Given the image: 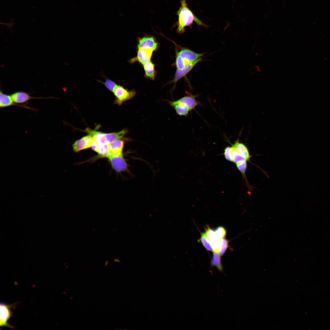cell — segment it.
Returning <instances> with one entry per match:
<instances>
[{
	"instance_id": "15",
	"label": "cell",
	"mask_w": 330,
	"mask_h": 330,
	"mask_svg": "<svg viewBox=\"0 0 330 330\" xmlns=\"http://www.w3.org/2000/svg\"><path fill=\"white\" fill-rule=\"evenodd\" d=\"M197 97V95L190 94L183 97L177 100L186 104L191 111L195 109L196 107L200 104V102L196 99Z\"/></svg>"
},
{
	"instance_id": "19",
	"label": "cell",
	"mask_w": 330,
	"mask_h": 330,
	"mask_svg": "<svg viewBox=\"0 0 330 330\" xmlns=\"http://www.w3.org/2000/svg\"><path fill=\"white\" fill-rule=\"evenodd\" d=\"M200 240L202 243L204 247L207 251L213 252V249L212 247L210 242L208 240L205 233H201L200 238Z\"/></svg>"
},
{
	"instance_id": "24",
	"label": "cell",
	"mask_w": 330,
	"mask_h": 330,
	"mask_svg": "<svg viewBox=\"0 0 330 330\" xmlns=\"http://www.w3.org/2000/svg\"><path fill=\"white\" fill-rule=\"evenodd\" d=\"M216 236L220 239L225 238L226 234V231L222 226L218 227L215 230Z\"/></svg>"
},
{
	"instance_id": "26",
	"label": "cell",
	"mask_w": 330,
	"mask_h": 330,
	"mask_svg": "<svg viewBox=\"0 0 330 330\" xmlns=\"http://www.w3.org/2000/svg\"><path fill=\"white\" fill-rule=\"evenodd\" d=\"M103 83L109 90L113 92L117 85L113 81L108 79H106L105 81Z\"/></svg>"
},
{
	"instance_id": "9",
	"label": "cell",
	"mask_w": 330,
	"mask_h": 330,
	"mask_svg": "<svg viewBox=\"0 0 330 330\" xmlns=\"http://www.w3.org/2000/svg\"><path fill=\"white\" fill-rule=\"evenodd\" d=\"M11 96L14 102L17 104H22L28 101L35 99L49 98L41 97H33L30 94L23 91H17L15 92Z\"/></svg>"
},
{
	"instance_id": "8",
	"label": "cell",
	"mask_w": 330,
	"mask_h": 330,
	"mask_svg": "<svg viewBox=\"0 0 330 330\" xmlns=\"http://www.w3.org/2000/svg\"><path fill=\"white\" fill-rule=\"evenodd\" d=\"M153 51L151 50L139 49L137 57L131 59L130 62L132 63L137 61L143 65L150 61Z\"/></svg>"
},
{
	"instance_id": "22",
	"label": "cell",
	"mask_w": 330,
	"mask_h": 330,
	"mask_svg": "<svg viewBox=\"0 0 330 330\" xmlns=\"http://www.w3.org/2000/svg\"><path fill=\"white\" fill-rule=\"evenodd\" d=\"M190 63L177 55L175 64L177 70H181L183 69Z\"/></svg>"
},
{
	"instance_id": "20",
	"label": "cell",
	"mask_w": 330,
	"mask_h": 330,
	"mask_svg": "<svg viewBox=\"0 0 330 330\" xmlns=\"http://www.w3.org/2000/svg\"><path fill=\"white\" fill-rule=\"evenodd\" d=\"M232 148L231 154L232 162L236 164L243 161H247L244 157L238 153L233 145Z\"/></svg>"
},
{
	"instance_id": "5",
	"label": "cell",
	"mask_w": 330,
	"mask_h": 330,
	"mask_svg": "<svg viewBox=\"0 0 330 330\" xmlns=\"http://www.w3.org/2000/svg\"><path fill=\"white\" fill-rule=\"evenodd\" d=\"M108 158L112 168L117 172L128 170V164L123 155L109 156Z\"/></svg>"
},
{
	"instance_id": "18",
	"label": "cell",
	"mask_w": 330,
	"mask_h": 330,
	"mask_svg": "<svg viewBox=\"0 0 330 330\" xmlns=\"http://www.w3.org/2000/svg\"><path fill=\"white\" fill-rule=\"evenodd\" d=\"M220 255L218 251H214L211 260V265L215 266L220 272L223 270V266L221 261Z\"/></svg>"
},
{
	"instance_id": "1",
	"label": "cell",
	"mask_w": 330,
	"mask_h": 330,
	"mask_svg": "<svg viewBox=\"0 0 330 330\" xmlns=\"http://www.w3.org/2000/svg\"><path fill=\"white\" fill-rule=\"evenodd\" d=\"M181 6L176 13L178 16L177 22V31L182 34L185 31V28L191 26L194 21L199 26L206 27L207 26L196 16L188 6L186 0H181Z\"/></svg>"
},
{
	"instance_id": "11",
	"label": "cell",
	"mask_w": 330,
	"mask_h": 330,
	"mask_svg": "<svg viewBox=\"0 0 330 330\" xmlns=\"http://www.w3.org/2000/svg\"><path fill=\"white\" fill-rule=\"evenodd\" d=\"M177 55L187 61L191 62L200 58L204 54L196 53L189 49H183L178 52Z\"/></svg>"
},
{
	"instance_id": "7",
	"label": "cell",
	"mask_w": 330,
	"mask_h": 330,
	"mask_svg": "<svg viewBox=\"0 0 330 330\" xmlns=\"http://www.w3.org/2000/svg\"><path fill=\"white\" fill-rule=\"evenodd\" d=\"M93 139L92 136L89 134L76 141L72 145L74 151L78 152L91 147Z\"/></svg>"
},
{
	"instance_id": "12",
	"label": "cell",
	"mask_w": 330,
	"mask_h": 330,
	"mask_svg": "<svg viewBox=\"0 0 330 330\" xmlns=\"http://www.w3.org/2000/svg\"><path fill=\"white\" fill-rule=\"evenodd\" d=\"M109 156L123 155V150L124 147V142L123 140L120 139L116 140L109 143Z\"/></svg>"
},
{
	"instance_id": "23",
	"label": "cell",
	"mask_w": 330,
	"mask_h": 330,
	"mask_svg": "<svg viewBox=\"0 0 330 330\" xmlns=\"http://www.w3.org/2000/svg\"><path fill=\"white\" fill-rule=\"evenodd\" d=\"M229 245L228 241L225 238L220 240L219 245V252L221 256L223 255L227 250Z\"/></svg>"
},
{
	"instance_id": "28",
	"label": "cell",
	"mask_w": 330,
	"mask_h": 330,
	"mask_svg": "<svg viewBox=\"0 0 330 330\" xmlns=\"http://www.w3.org/2000/svg\"><path fill=\"white\" fill-rule=\"evenodd\" d=\"M92 149L97 153H98L99 150V147L97 142L94 139L92 141L91 147Z\"/></svg>"
},
{
	"instance_id": "16",
	"label": "cell",
	"mask_w": 330,
	"mask_h": 330,
	"mask_svg": "<svg viewBox=\"0 0 330 330\" xmlns=\"http://www.w3.org/2000/svg\"><path fill=\"white\" fill-rule=\"evenodd\" d=\"M238 153L247 161H249L251 157L247 147L243 143L237 140L233 145Z\"/></svg>"
},
{
	"instance_id": "25",
	"label": "cell",
	"mask_w": 330,
	"mask_h": 330,
	"mask_svg": "<svg viewBox=\"0 0 330 330\" xmlns=\"http://www.w3.org/2000/svg\"><path fill=\"white\" fill-rule=\"evenodd\" d=\"M247 161H244L236 164L238 169L241 173L243 176L245 178V172L247 167Z\"/></svg>"
},
{
	"instance_id": "21",
	"label": "cell",
	"mask_w": 330,
	"mask_h": 330,
	"mask_svg": "<svg viewBox=\"0 0 330 330\" xmlns=\"http://www.w3.org/2000/svg\"><path fill=\"white\" fill-rule=\"evenodd\" d=\"M98 153L100 157L108 158L109 154V144L100 146Z\"/></svg>"
},
{
	"instance_id": "14",
	"label": "cell",
	"mask_w": 330,
	"mask_h": 330,
	"mask_svg": "<svg viewBox=\"0 0 330 330\" xmlns=\"http://www.w3.org/2000/svg\"><path fill=\"white\" fill-rule=\"evenodd\" d=\"M201 58H200L194 61L190 62L182 70H180L177 69L173 81V82L176 83L180 79L185 76L201 60Z\"/></svg>"
},
{
	"instance_id": "3",
	"label": "cell",
	"mask_w": 330,
	"mask_h": 330,
	"mask_svg": "<svg viewBox=\"0 0 330 330\" xmlns=\"http://www.w3.org/2000/svg\"><path fill=\"white\" fill-rule=\"evenodd\" d=\"M113 93L116 98L115 103L119 105H121L124 102L131 99L136 94V92L134 90L129 91L123 86L118 85L115 87Z\"/></svg>"
},
{
	"instance_id": "10",
	"label": "cell",
	"mask_w": 330,
	"mask_h": 330,
	"mask_svg": "<svg viewBox=\"0 0 330 330\" xmlns=\"http://www.w3.org/2000/svg\"><path fill=\"white\" fill-rule=\"evenodd\" d=\"M12 106H16L29 109H34L26 105H21L16 104L13 101L11 95H9L4 93L2 90L0 92V107L4 108Z\"/></svg>"
},
{
	"instance_id": "27",
	"label": "cell",
	"mask_w": 330,
	"mask_h": 330,
	"mask_svg": "<svg viewBox=\"0 0 330 330\" xmlns=\"http://www.w3.org/2000/svg\"><path fill=\"white\" fill-rule=\"evenodd\" d=\"M232 148V146H227L225 148L224 152V155L226 159L230 162H232L231 154Z\"/></svg>"
},
{
	"instance_id": "6",
	"label": "cell",
	"mask_w": 330,
	"mask_h": 330,
	"mask_svg": "<svg viewBox=\"0 0 330 330\" xmlns=\"http://www.w3.org/2000/svg\"><path fill=\"white\" fill-rule=\"evenodd\" d=\"M158 43L154 37L146 36L138 39V49H144L156 51L158 48Z\"/></svg>"
},
{
	"instance_id": "2",
	"label": "cell",
	"mask_w": 330,
	"mask_h": 330,
	"mask_svg": "<svg viewBox=\"0 0 330 330\" xmlns=\"http://www.w3.org/2000/svg\"><path fill=\"white\" fill-rule=\"evenodd\" d=\"M86 132L92 136L93 139L97 142L99 147L104 145L109 144L116 140L122 138L127 134L128 130L124 129L117 132L104 133L88 128Z\"/></svg>"
},
{
	"instance_id": "4",
	"label": "cell",
	"mask_w": 330,
	"mask_h": 330,
	"mask_svg": "<svg viewBox=\"0 0 330 330\" xmlns=\"http://www.w3.org/2000/svg\"><path fill=\"white\" fill-rule=\"evenodd\" d=\"M14 304L8 305L3 302L1 303L0 305V326L2 327H6L13 329L14 327L9 324L8 322L12 314L11 308L14 306Z\"/></svg>"
},
{
	"instance_id": "17",
	"label": "cell",
	"mask_w": 330,
	"mask_h": 330,
	"mask_svg": "<svg viewBox=\"0 0 330 330\" xmlns=\"http://www.w3.org/2000/svg\"><path fill=\"white\" fill-rule=\"evenodd\" d=\"M143 65L145 76L154 80L156 74L154 64L150 60Z\"/></svg>"
},
{
	"instance_id": "13",
	"label": "cell",
	"mask_w": 330,
	"mask_h": 330,
	"mask_svg": "<svg viewBox=\"0 0 330 330\" xmlns=\"http://www.w3.org/2000/svg\"><path fill=\"white\" fill-rule=\"evenodd\" d=\"M167 101L179 116H186L189 112L191 111L189 107L186 104L178 100L174 101Z\"/></svg>"
}]
</instances>
